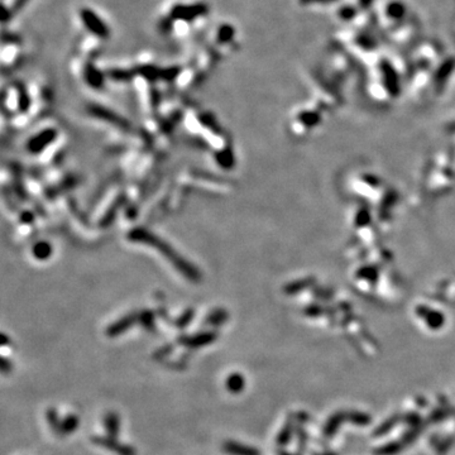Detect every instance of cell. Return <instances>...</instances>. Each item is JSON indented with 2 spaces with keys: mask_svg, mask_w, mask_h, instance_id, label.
Segmentation results:
<instances>
[{
  "mask_svg": "<svg viewBox=\"0 0 455 455\" xmlns=\"http://www.w3.org/2000/svg\"><path fill=\"white\" fill-rule=\"evenodd\" d=\"M234 28L231 27L230 24H222L219 28L217 29V33L214 36V48L215 51H229L230 50V46L233 45L234 42Z\"/></svg>",
  "mask_w": 455,
  "mask_h": 455,
  "instance_id": "2",
  "label": "cell"
},
{
  "mask_svg": "<svg viewBox=\"0 0 455 455\" xmlns=\"http://www.w3.org/2000/svg\"><path fill=\"white\" fill-rule=\"evenodd\" d=\"M29 0H13L11 4L9 6H5V10H4V17H3V22H8L9 19L15 15L19 10H22V8H24L27 5V3Z\"/></svg>",
  "mask_w": 455,
  "mask_h": 455,
  "instance_id": "4",
  "label": "cell"
},
{
  "mask_svg": "<svg viewBox=\"0 0 455 455\" xmlns=\"http://www.w3.org/2000/svg\"><path fill=\"white\" fill-rule=\"evenodd\" d=\"M105 422V429L111 436H117L118 431H119V417L115 412H108L104 419Z\"/></svg>",
  "mask_w": 455,
  "mask_h": 455,
  "instance_id": "5",
  "label": "cell"
},
{
  "mask_svg": "<svg viewBox=\"0 0 455 455\" xmlns=\"http://www.w3.org/2000/svg\"><path fill=\"white\" fill-rule=\"evenodd\" d=\"M78 18H80L81 24L89 32L90 36L100 39V41L108 39L110 37V29L108 24L92 9L81 8L78 10Z\"/></svg>",
  "mask_w": 455,
  "mask_h": 455,
  "instance_id": "1",
  "label": "cell"
},
{
  "mask_svg": "<svg viewBox=\"0 0 455 455\" xmlns=\"http://www.w3.org/2000/svg\"><path fill=\"white\" fill-rule=\"evenodd\" d=\"M77 417L71 415V416L66 417V419L62 421V425H60V430H61L62 433H73V431L76 430V428H77Z\"/></svg>",
  "mask_w": 455,
  "mask_h": 455,
  "instance_id": "8",
  "label": "cell"
},
{
  "mask_svg": "<svg viewBox=\"0 0 455 455\" xmlns=\"http://www.w3.org/2000/svg\"><path fill=\"white\" fill-rule=\"evenodd\" d=\"M94 443L99 444L100 447L106 448L109 450H113V452L118 453L119 455H134V449L131 447H127V445H120L119 443L115 442L114 439L110 438H95Z\"/></svg>",
  "mask_w": 455,
  "mask_h": 455,
  "instance_id": "3",
  "label": "cell"
},
{
  "mask_svg": "<svg viewBox=\"0 0 455 455\" xmlns=\"http://www.w3.org/2000/svg\"><path fill=\"white\" fill-rule=\"evenodd\" d=\"M244 386V379L239 375H231L227 379V387L230 392H239Z\"/></svg>",
  "mask_w": 455,
  "mask_h": 455,
  "instance_id": "7",
  "label": "cell"
},
{
  "mask_svg": "<svg viewBox=\"0 0 455 455\" xmlns=\"http://www.w3.org/2000/svg\"><path fill=\"white\" fill-rule=\"evenodd\" d=\"M223 449H224L225 453H228V454H231V455H250L252 454V449H249V448H245V447L241 448L240 445L236 444V443H234V442L225 443L224 447H223Z\"/></svg>",
  "mask_w": 455,
  "mask_h": 455,
  "instance_id": "6",
  "label": "cell"
}]
</instances>
